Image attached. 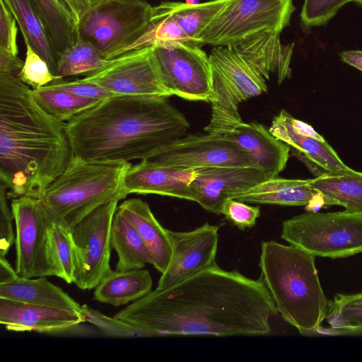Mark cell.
<instances>
[{"label": "cell", "instance_id": "obj_27", "mask_svg": "<svg viewBox=\"0 0 362 362\" xmlns=\"http://www.w3.org/2000/svg\"><path fill=\"white\" fill-rule=\"evenodd\" d=\"M111 245L118 257L116 270L139 269L146 264H153L151 255L139 233L117 209L112 224Z\"/></svg>", "mask_w": 362, "mask_h": 362}, {"label": "cell", "instance_id": "obj_15", "mask_svg": "<svg viewBox=\"0 0 362 362\" xmlns=\"http://www.w3.org/2000/svg\"><path fill=\"white\" fill-rule=\"evenodd\" d=\"M189 187L194 202L205 210L221 214L224 202L272 175L253 166L221 165L196 168Z\"/></svg>", "mask_w": 362, "mask_h": 362}, {"label": "cell", "instance_id": "obj_26", "mask_svg": "<svg viewBox=\"0 0 362 362\" xmlns=\"http://www.w3.org/2000/svg\"><path fill=\"white\" fill-rule=\"evenodd\" d=\"M209 57L235 87L242 102L267 90L266 79L229 46H214Z\"/></svg>", "mask_w": 362, "mask_h": 362}, {"label": "cell", "instance_id": "obj_38", "mask_svg": "<svg viewBox=\"0 0 362 362\" xmlns=\"http://www.w3.org/2000/svg\"><path fill=\"white\" fill-rule=\"evenodd\" d=\"M353 0H305L300 13L305 28L326 25L344 4Z\"/></svg>", "mask_w": 362, "mask_h": 362}, {"label": "cell", "instance_id": "obj_18", "mask_svg": "<svg viewBox=\"0 0 362 362\" xmlns=\"http://www.w3.org/2000/svg\"><path fill=\"white\" fill-rule=\"evenodd\" d=\"M280 34L276 30H264L228 46L266 80L270 78L271 74H276L277 82L281 84L291 76L294 44H282Z\"/></svg>", "mask_w": 362, "mask_h": 362}, {"label": "cell", "instance_id": "obj_43", "mask_svg": "<svg viewBox=\"0 0 362 362\" xmlns=\"http://www.w3.org/2000/svg\"><path fill=\"white\" fill-rule=\"evenodd\" d=\"M105 1L107 0H60L78 25L90 11Z\"/></svg>", "mask_w": 362, "mask_h": 362}, {"label": "cell", "instance_id": "obj_46", "mask_svg": "<svg viewBox=\"0 0 362 362\" xmlns=\"http://www.w3.org/2000/svg\"><path fill=\"white\" fill-rule=\"evenodd\" d=\"M340 57L346 64L362 71V50L344 51Z\"/></svg>", "mask_w": 362, "mask_h": 362}, {"label": "cell", "instance_id": "obj_3", "mask_svg": "<svg viewBox=\"0 0 362 362\" xmlns=\"http://www.w3.org/2000/svg\"><path fill=\"white\" fill-rule=\"evenodd\" d=\"M74 156L88 160H145L185 136L189 124L164 97L117 95L65 123Z\"/></svg>", "mask_w": 362, "mask_h": 362}, {"label": "cell", "instance_id": "obj_14", "mask_svg": "<svg viewBox=\"0 0 362 362\" xmlns=\"http://www.w3.org/2000/svg\"><path fill=\"white\" fill-rule=\"evenodd\" d=\"M219 227L205 223L190 231L168 230L172 245L170 261L156 289L172 286L215 263Z\"/></svg>", "mask_w": 362, "mask_h": 362}, {"label": "cell", "instance_id": "obj_1", "mask_svg": "<svg viewBox=\"0 0 362 362\" xmlns=\"http://www.w3.org/2000/svg\"><path fill=\"white\" fill-rule=\"evenodd\" d=\"M262 279L216 263L167 288L151 291L115 317L148 331L174 335L259 336L277 314Z\"/></svg>", "mask_w": 362, "mask_h": 362}, {"label": "cell", "instance_id": "obj_4", "mask_svg": "<svg viewBox=\"0 0 362 362\" xmlns=\"http://www.w3.org/2000/svg\"><path fill=\"white\" fill-rule=\"evenodd\" d=\"M315 259V256L290 244L272 240L261 244L262 279L277 312L302 334L317 332L329 308Z\"/></svg>", "mask_w": 362, "mask_h": 362}, {"label": "cell", "instance_id": "obj_23", "mask_svg": "<svg viewBox=\"0 0 362 362\" xmlns=\"http://www.w3.org/2000/svg\"><path fill=\"white\" fill-rule=\"evenodd\" d=\"M45 277L32 279L18 275L13 281L0 285V298L81 313V306Z\"/></svg>", "mask_w": 362, "mask_h": 362}, {"label": "cell", "instance_id": "obj_47", "mask_svg": "<svg viewBox=\"0 0 362 362\" xmlns=\"http://www.w3.org/2000/svg\"><path fill=\"white\" fill-rule=\"evenodd\" d=\"M185 3L187 4L195 5L199 4V0H185Z\"/></svg>", "mask_w": 362, "mask_h": 362}, {"label": "cell", "instance_id": "obj_24", "mask_svg": "<svg viewBox=\"0 0 362 362\" xmlns=\"http://www.w3.org/2000/svg\"><path fill=\"white\" fill-rule=\"evenodd\" d=\"M153 281L146 269L112 271L95 288L93 298L113 306L126 305L151 291Z\"/></svg>", "mask_w": 362, "mask_h": 362}, {"label": "cell", "instance_id": "obj_48", "mask_svg": "<svg viewBox=\"0 0 362 362\" xmlns=\"http://www.w3.org/2000/svg\"><path fill=\"white\" fill-rule=\"evenodd\" d=\"M353 1L362 5V0H353Z\"/></svg>", "mask_w": 362, "mask_h": 362}, {"label": "cell", "instance_id": "obj_30", "mask_svg": "<svg viewBox=\"0 0 362 362\" xmlns=\"http://www.w3.org/2000/svg\"><path fill=\"white\" fill-rule=\"evenodd\" d=\"M60 54L79 38L78 25L60 0H33Z\"/></svg>", "mask_w": 362, "mask_h": 362}, {"label": "cell", "instance_id": "obj_28", "mask_svg": "<svg viewBox=\"0 0 362 362\" xmlns=\"http://www.w3.org/2000/svg\"><path fill=\"white\" fill-rule=\"evenodd\" d=\"M312 187L322 194L331 205H339L352 213L362 214V173L326 174L310 179Z\"/></svg>", "mask_w": 362, "mask_h": 362}, {"label": "cell", "instance_id": "obj_5", "mask_svg": "<svg viewBox=\"0 0 362 362\" xmlns=\"http://www.w3.org/2000/svg\"><path fill=\"white\" fill-rule=\"evenodd\" d=\"M131 164L88 160L73 155L40 199L46 216L51 222L70 230L100 205L124 199L122 184Z\"/></svg>", "mask_w": 362, "mask_h": 362}, {"label": "cell", "instance_id": "obj_32", "mask_svg": "<svg viewBox=\"0 0 362 362\" xmlns=\"http://www.w3.org/2000/svg\"><path fill=\"white\" fill-rule=\"evenodd\" d=\"M109 61L103 57L93 44L79 37L60 54L57 76L60 79L78 75L87 76L103 67Z\"/></svg>", "mask_w": 362, "mask_h": 362}, {"label": "cell", "instance_id": "obj_20", "mask_svg": "<svg viewBox=\"0 0 362 362\" xmlns=\"http://www.w3.org/2000/svg\"><path fill=\"white\" fill-rule=\"evenodd\" d=\"M249 157L252 165L274 177L286 168L290 146L276 138L264 125L243 122L224 135Z\"/></svg>", "mask_w": 362, "mask_h": 362}, {"label": "cell", "instance_id": "obj_36", "mask_svg": "<svg viewBox=\"0 0 362 362\" xmlns=\"http://www.w3.org/2000/svg\"><path fill=\"white\" fill-rule=\"evenodd\" d=\"M50 235L55 253L64 273V281L71 284L76 270V257L70 230L51 222Z\"/></svg>", "mask_w": 362, "mask_h": 362}, {"label": "cell", "instance_id": "obj_35", "mask_svg": "<svg viewBox=\"0 0 362 362\" xmlns=\"http://www.w3.org/2000/svg\"><path fill=\"white\" fill-rule=\"evenodd\" d=\"M81 313L86 321L98 327L105 334L119 337H148L151 333L138 326L128 323L120 319L105 315L97 310H93L87 305H83Z\"/></svg>", "mask_w": 362, "mask_h": 362}, {"label": "cell", "instance_id": "obj_25", "mask_svg": "<svg viewBox=\"0 0 362 362\" xmlns=\"http://www.w3.org/2000/svg\"><path fill=\"white\" fill-rule=\"evenodd\" d=\"M15 17L25 43H28L48 64L57 76L59 54L33 0H2Z\"/></svg>", "mask_w": 362, "mask_h": 362}, {"label": "cell", "instance_id": "obj_7", "mask_svg": "<svg viewBox=\"0 0 362 362\" xmlns=\"http://www.w3.org/2000/svg\"><path fill=\"white\" fill-rule=\"evenodd\" d=\"M153 7L146 0H107L78 23L79 37L110 60L127 52L147 30Z\"/></svg>", "mask_w": 362, "mask_h": 362}, {"label": "cell", "instance_id": "obj_45", "mask_svg": "<svg viewBox=\"0 0 362 362\" xmlns=\"http://www.w3.org/2000/svg\"><path fill=\"white\" fill-rule=\"evenodd\" d=\"M18 276L4 256H0V285L8 284Z\"/></svg>", "mask_w": 362, "mask_h": 362}, {"label": "cell", "instance_id": "obj_33", "mask_svg": "<svg viewBox=\"0 0 362 362\" xmlns=\"http://www.w3.org/2000/svg\"><path fill=\"white\" fill-rule=\"evenodd\" d=\"M175 42L194 44L176 21L157 5L153 7L147 30L127 52L149 47H165Z\"/></svg>", "mask_w": 362, "mask_h": 362}, {"label": "cell", "instance_id": "obj_42", "mask_svg": "<svg viewBox=\"0 0 362 362\" xmlns=\"http://www.w3.org/2000/svg\"><path fill=\"white\" fill-rule=\"evenodd\" d=\"M0 256L6 257L11 245L15 243L12 228V211L7 203L6 187L0 183Z\"/></svg>", "mask_w": 362, "mask_h": 362}, {"label": "cell", "instance_id": "obj_12", "mask_svg": "<svg viewBox=\"0 0 362 362\" xmlns=\"http://www.w3.org/2000/svg\"><path fill=\"white\" fill-rule=\"evenodd\" d=\"M82 78L103 86L115 96H171L163 83L153 47L127 52Z\"/></svg>", "mask_w": 362, "mask_h": 362}, {"label": "cell", "instance_id": "obj_19", "mask_svg": "<svg viewBox=\"0 0 362 362\" xmlns=\"http://www.w3.org/2000/svg\"><path fill=\"white\" fill-rule=\"evenodd\" d=\"M84 322L81 313L0 298V323L9 331L50 333Z\"/></svg>", "mask_w": 362, "mask_h": 362}, {"label": "cell", "instance_id": "obj_2", "mask_svg": "<svg viewBox=\"0 0 362 362\" xmlns=\"http://www.w3.org/2000/svg\"><path fill=\"white\" fill-rule=\"evenodd\" d=\"M73 156L65 122L47 114L17 75L0 73V180L8 199H40Z\"/></svg>", "mask_w": 362, "mask_h": 362}, {"label": "cell", "instance_id": "obj_22", "mask_svg": "<svg viewBox=\"0 0 362 362\" xmlns=\"http://www.w3.org/2000/svg\"><path fill=\"white\" fill-rule=\"evenodd\" d=\"M117 210L139 233L151 255L154 267L163 273L172 255L168 229L161 226L148 204L141 199H127L119 205Z\"/></svg>", "mask_w": 362, "mask_h": 362}, {"label": "cell", "instance_id": "obj_9", "mask_svg": "<svg viewBox=\"0 0 362 362\" xmlns=\"http://www.w3.org/2000/svg\"><path fill=\"white\" fill-rule=\"evenodd\" d=\"M294 10L292 0H232L202 30L197 42L227 46L262 30L281 32Z\"/></svg>", "mask_w": 362, "mask_h": 362}, {"label": "cell", "instance_id": "obj_21", "mask_svg": "<svg viewBox=\"0 0 362 362\" xmlns=\"http://www.w3.org/2000/svg\"><path fill=\"white\" fill-rule=\"evenodd\" d=\"M232 199L247 204L304 206L308 211L332 206L312 187L310 179H286L279 176L265 180Z\"/></svg>", "mask_w": 362, "mask_h": 362}, {"label": "cell", "instance_id": "obj_39", "mask_svg": "<svg viewBox=\"0 0 362 362\" xmlns=\"http://www.w3.org/2000/svg\"><path fill=\"white\" fill-rule=\"evenodd\" d=\"M221 214L240 230L253 227L260 216L258 206L235 199H226L221 209Z\"/></svg>", "mask_w": 362, "mask_h": 362}, {"label": "cell", "instance_id": "obj_37", "mask_svg": "<svg viewBox=\"0 0 362 362\" xmlns=\"http://www.w3.org/2000/svg\"><path fill=\"white\" fill-rule=\"evenodd\" d=\"M25 47V59L18 75L23 83L34 90L60 79L51 72L47 62L28 43Z\"/></svg>", "mask_w": 362, "mask_h": 362}, {"label": "cell", "instance_id": "obj_29", "mask_svg": "<svg viewBox=\"0 0 362 362\" xmlns=\"http://www.w3.org/2000/svg\"><path fill=\"white\" fill-rule=\"evenodd\" d=\"M231 1L212 0L195 5L163 1L158 6L176 21L194 44L199 45L197 39L200 33Z\"/></svg>", "mask_w": 362, "mask_h": 362}, {"label": "cell", "instance_id": "obj_44", "mask_svg": "<svg viewBox=\"0 0 362 362\" xmlns=\"http://www.w3.org/2000/svg\"><path fill=\"white\" fill-rule=\"evenodd\" d=\"M23 64L24 62L18 56L0 49V73L18 76Z\"/></svg>", "mask_w": 362, "mask_h": 362}, {"label": "cell", "instance_id": "obj_16", "mask_svg": "<svg viewBox=\"0 0 362 362\" xmlns=\"http://www.w3.org/2000/svg\"><path fill=\"white\" fill-rule=\"evenodd\" d=\"M195 175V169L161 165L143 160L128 168L122 192L125 197L129 194H153L194 202L189 185Z\"/></svg>", "mask_w": 362, "mask_h": 362}, {"label": "cell", "instance_id": "obj_13", "mask_svg": "<svg viewBox=\"0 0 362 362\" xmlns=\"http://www.w3.org/2000/svg\"><path fill=\"white\" fill-rule=\"evenodd\" d=\"M145 160L187 169L221 165L253 166L247 155L224 135L208 133L185 135L160 148Z\"/></svg>", "mask_w": 362, "mask_h": 362}, {"label": "cell", "instance_id": "obj_17", "mask_svg": "<svg viewBox=\"0 0 362 362\" xmlns=\"http://www.w3.org/2000/svg\"><path fill=\"white\" fill-rule=\"evenodd\" d=\"M291 115L282 110L272 122L269 132L290 146V151L303 163L315 177L351 171L325 140L297 132L291 122Z\"/></svg>", "mask_w": 362, "mask_h": 362}, {"label": "cell", "instance_id": "obj_11", "mask_svg": "<svg viewBox=\"0 0 362 362\" xmlns=\"http://www.w3.org/2000/svg\"><path fill=\"white\" fill-rule=\"evenodd\" d=\"M155 56L163 83L171 95L211 103V62L201 46L175 42L155 47Z\"/></svg>", "mask_w": 362, "mask_h": 362}, {"label": "cell", "instance_id": "obj_8", "mask_svg": "<svg viewBox=\"0 0 362 362\" xmlns=\"http://www.w3.org/2000/svg\"><path fill=\"white\" fill-rule=\"evenodd\" d=\"M11 211L16 226V271L23 277L56 276L65 279L55 253L51 221L40 199L23 196L12 199Z\"/></svg>", "mask_w": 362, "mask_h": 362}, {"label": "cell", "instance_id": "obj_10", "mask_svg": "<svg viewBox=\"0 0 362 362\" xmlns=\"http://www.w3.org/2000/svg\"><path fill=\"white\" fill-rule=\"evenodd\" d=\"M119 201L100 205L69 230L76 257L73 283L82 290L95 288L112 272L111 229Z\"/></svg>", "mask_w": 362, "mask_h": 362}, {"label": "cell", "instance_id": "obj_40", "mask_svg": "<svg viewBox=\"0 0 362 362\" xmlns=\"http://www.w3.org/2000/svg\"><path fill=\"white\" fill-rule=\"evenodd\" d=\"M46 86L78 96L93 99L105 100L115 96L103 86L85 81L83 78L71 81L64 80L63 78L57 79Z\"/></svg>", "mask_w": 362, "mask_h": 362}, {"label": "cell", "instance_id": "obj_31", "mask_svg": "<svg viewBox=\"0 0 362 362\" xmlns=\"http://www.w3.org/2000/svg\"><path fill=\"white\" fill-rule=\"evenodd\" d=\"M33 95L47 114L63 122H69L103 100L78 96L48 86L34 89Z\"/></svg>", "mask_w": 362, "mask_h": 362}, {"label": "cell", "instance_id": "obj_6", "mask_svg": "<svg viewBox=\"0 0 362 362\" xmlns=\"http://www.w3.org/2000/svg\"><path fill=\"white\" fill-rule=\"evenodd\" d=\"M281 237L315 257L352 256L362 252V214L308 211L285 220Z\"/></svg>", "mask_w": 362, "mask_h": 362}, {"label": "cell", "instance_id": "obj_41", "mask_svg": "<svg viewBox=\"0 0 362 362\" xmlns=\"http://www.w3.org/2000/svg\"><path fill=\"white\" fill-rule=\"evenodd\" d=\"M16 20L2 0H0V49L18 56Z\"/></svg>", "mask_w": 362, "mask_h": 362}, {"label": "cell", "instance_id": "obj_34", "mask_svg": "<svg viewBox=\"0 0 362 362\" xmlns=\"http://www.w3.org/2000/svg\"><path fill=\"white\" fill-rule=\"evenodd\" d=\"M325 319L334 332L362 333V293L335 295Z\"/></svg>", "mask_w": 362, "mask_h": 362}]
</instances>
